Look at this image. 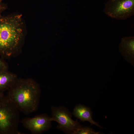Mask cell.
<instances>
[{
	"label": "cell",
	"mask_w": 134,
	"mask_h": 134,
	"mask_svg": "<svg viewBox=\"0 0 134 134\" xmlns=\"http://www.w3.org/2000/svg\"><path fill=\"white\" fill-rule=\"evenodd\" d=\"M2 0H0V2H2Z\"/></svg>",
	"instance_id": "5bb4252c"
},
{
	"label": "cell",
	"mask_w": 134,
	"mask_h": 134,
	"mask_svg": "<svg viewBox=\"0 0 134 134\" xmlns=\"http://www.w3.org/2000/svg\"><path fill=\"white\" fill-rule=\"evenodd\" d=\"M119 48V51L126 60L134 66V36L122 38Z\"/></svg>",
	"instance_id": "52a82bcc"
},
{
	"label": "cell",
	"mask_w": 134,
	"mask_h": 134,
	"mask_svg": "<svg viewBox=\"0 0 134 134\" xmlns=\"http://www.w3.org/2000/svg\"><path fill=\"white\" fill-rule=\"evenodd\" d=\"M18 77L8 69L0 71V93L8 91Z\"/></svg>",
	"instance_id": "9c48e42d"
},
{
	"label": "cell",
	"mask_w": 134,
	"mask_h": 134,
	"mask_svg": "<svg viewBox=\"0 0 134 134\" xmlns=\"http://www.w3.org/2000/svg\"><path fill=\"white\" fill-rule=\"evenodd\" d=\"M7 5L2 2H0V16L1 13L7 8Z\"/></svg>",
	"instance_id": "7c38bea8"
},
{
	"label": "cell",
	"mask_w": 134,
	"mask_h": 134,
	"mask_svg": "<svg viewBox=\"0 0 134 134\" xmlns=\"http://www.w3.org/2000/svg\"><path fill=\"white\" fill-rule=\"evenodd\" d=\"M8 66L7 63L3 59L0 58V71L8 69Z\"/></svg>",
	"instance_id": "8fae6325"
},
{
	"label": "cell",
	"mask_w": 134,
	"mask_h": 134,
	"mask_svg": "<svg viewBox=\"0 0 134 134\" xmlns=\"http://www.w3.org/2000/svg\"><path fill=\"white\" fill-rule=\"evenodd\" d=\"M72 114L75 117L81 121H88L91 125H95L102 128L98 123L92 119V112L89 107L80 104L77 105L74 108Z\"/></svg>",
	"instance_id": "ba28073f"
},
{
	"label": "cell",
	"mask_w": 134,
	"mask_h": 134,
	"mask_svg": "<svg viewBox=\"0 0 134 134\" xmlns=\"http://www.w3.org/2000/svg\"><path fill=\"white\" fill-rule=\"evenodd\" d=\"M51 110L53 121L57 122V129L65 133L75 134L78 129L82 127L77 120L72 119V113L67 108L63 106H52Z\"/></svg>",
	"instance_id": "277c9868"
},
{
	"label": "cell",
	"mask_w": 134,
	"mask_h": 134,
	"mask_svg": "<svg viewBox=\"0 0 134 134\" xmlns=\"http://www.w3.org/2000/svg\"><path fill=\"white\" fill-rule=\"evenodd\" d=\"M99 133L95 132L92 129L89 127H82L78 129L75 134H99Z\"/></svg>",
	"instance_id": "30bf717a"
},
{
	"label": "cell",
	"mask_w": 134,
	"mask_h": 134,
	"mask_svg": "<svg viewBox=\"0 0 134 134\" xmlns=\"http://www.w3.org/2000/svg\"><path fill=\"white\" fill-rule=\"evenodd\" d=\"M4 95L3 93H0V97H2L4 96Z\"/></svg>",
	"instance_id": "4fadbf2b"
},
{
	"label": "cell",
	"mask_w": 134,
	"mask_h": 134,
	"mask_svg": "<svg viewBox=\"0 0 134 134\" xmlns=\"http://www.w3.org/2000/svg\"><path fill=\"white\" fill-rule=\"evenodd\" d=\"M19 111L7 95L0 97V134H18Z\"/></svg>",
	"instance_id": "3957f363"
},
{
	"label": "cell",
	"mask_w": 134,
	"mask_h": 134,
	"mask_svg": "<svg viewBox=\"0 0 134 134\" xmlns=\"http://www.w3.org/2000/svg\"><path fill=\"white\" fill-rule=\"evenodd\" d=\"M40 92L39 85L33 79L18 77L7 95L19 111L27 115L37 109Z\"/></svg>",
	"instance_id": "7a4b0ae2"
},
{
	"label": "cell",
	"mask_w": 134,
	"mask_h": 134,
	"mask_svg": "<svg viewBox=\"0 0 134 134\" xmlns=\"http://www.w3.org/2000/svg\"><path fill=\"white\" fill-rule=\"evenodd\" d=\"M27 34L26 25L22 15L14 13L0 16V56L16 57L21 53Z\"/></svg>",
	"instance_id": "6da1fadb"
},
{
	"label": "cell",
	"mask_w": 134,
	"mask_h": 134,
	"mask_svg": "<svg viewBox=\"0 0 134 134\" xmlns=\"http://www.w3.org/2000/svg\"><path fill=\"white\" fill-rule=\"evenodd\" d=\"M103 11L112 18L126 20L134 14V0H108Z\"/></svg>",
	"instance_id": "5b68a950"
},
{
	"label": "cell",
	"mask_w": 134,
	"mask_h": 134,
	"mask_svg": "<svg viewBox=\"0 0 134 134\" xmlns=\"http://www.w3.org/2000/svg\"><path fill=\"white\" fill-rule=\"evenodd\" d=\"M52 121L51 117L44 113L33 118H25L20 123L32 134H39L49 130L52 127Z\"/></svg>",
	"instance_id": "8992f818"
}]
</instances>
